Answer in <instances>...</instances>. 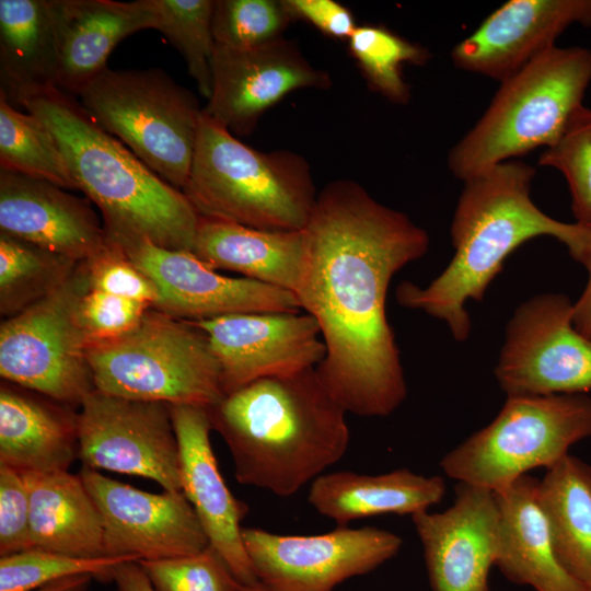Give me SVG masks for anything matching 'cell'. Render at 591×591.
<instances>
[{"instance_id":"19","label":"cell","mask_w":591,"mask_h":591,"mask_svg":"<svg viewBox=\"0 0 591 591\" xmlns=\"http://www.w3.org/2000/svg\"><path fill=\"white\" fill-rule=\"evenodd\" d=\"M591 27V0H510L451 51L464 71L507 79L547 49L569 26Z\"/></svg>"},{"instance_id":"30","label":"cell","mask_w":591,"mask_h":591,"mask_svg":"<svg viewBox=\"0 0 591 591\" xmlns=\"http://www.w3.org/2000/svg\"><path fill=\"white\" fill-rule=\"evenodd\" d=\"M80 262L0 233V314L14 316L59 289Z\"/></svg>"},{"instance_id":"35","label":"cell","mask_w":591,"mask_h":591,"mask_svg":"<svg viewBox=\"0 0 591 591\" xmlns=\"http://www.w3.org/2000/svg\"><path fill=\"white\" fill-rule=\"evenodd\" d=\"M291 22L283 0H217L212 35L218 46L247 49L282 37Z\"/></svg>"},{"instance_id":"10","label":"cell","mask_w":591,"mask_h":591,"mask_svg":"<svg viewBox=\"0 0 591 591\" xmlns=\"http://www.w3.org/2000/svg\"><path fill=\"white\" fill-rule=\"evenodd\" d=\"M85 262L55 292L0 325V375L9 383L65 405L94 390L88 340L79 323L90 290Z\"/></svg>"},{"instance_id":"26","label":"cell","mask_w":591,"mask_h":591,"mask_svg":"<svg viewBox=\"0 0 591 591\" xmlns=\"http://www.w3.org/2000/svg\"><path fill=\"white\" fill-rule=\"evenodd\" d=\"M445 493L441 476H424L407 468L380 475L341 471L322 474L310 487L308 500L338 526L386 513L415 514L441 501Z\"/></svg>"},{"instance_id":"6","label":"cell","mask_w":591,"mask_h":591,"mask_svg":"<svg viewBox=\"0 0 591 591\" xmlns=\"http://www.w3.org/2000/svg\"><path fill=\"white\" fill-rule=\"evenodd\" d=\"M590 83V49H547L500 81L482 117L450 150V172L464 182L536 148L551 147L583 105Z\"/></svg>"},{"instance_id":"27","label":"cell","mask_w":591,"mask_h":591,"mask_svg":"<svg viewBox=\"0 0 591 591\" xmlns=\"http://www.w3.org/2000/svg\"><path fill=\"white\" fill-rule=\"evenodd\" d=\"M24 476L34 548L82 558L106 557L102 514L80 475L65 471Z\"/></svg>"},{"instance_id":"2","label":"cell","mask_w":591,"mask_h":591,"mask_svg":"<svg viewBox=\"0 0 591 591\" xmlns=\"http://www.w3.org/2000/svg\"><path fill=\"white\" fill-rule=\"evenodd\" d=\"M208 409L236 480L280 497L313 482L348 449L347 412L315 368L254 381Z\"/></svg>"},{"instance_id":"14","label":"cell","mask_w":591,"mask_h":591,"mask_svg":"<svg viewBox=\"0 0 591 591\" xmlns=\"http://www.w3.org/2000/svg\"><path fill=\"white\" fill-rule=\"evenodd\" d=\"M79 475L102 514L105 556L158 560L210 544L183 491L147 493L86 466Z\"/></svg>"},{"instance_id":"9","label":"cell","mask_w":591,"mask_h":591,"mask_svg":"<svg viewBox=\"0 0 591 591\" xmlns=\"http://www.w3.org/2000/svg\"><path fill=\"white\" fill-rule=\"evenodd\" d=\"M590 437L587 394L507 396L495 419L447 453L440 466L459 483L496 491L533 468L552 467Z\"/></svg>"},{"instance_id":"40","label":"cell","mask_w":591,"mask_h":591,"mask_svg":"<svg viewBox=\"0 0 591 591\" xmlns=\"http://www.w3.org/2000/svg\"><path fill=\"white\" fill-rule=\"evenodd\" d=\"M34 548L24 473L0 464V556Z\"/></svg>"},{"instance_id":"1","label":"cell","mask_w":591,"mask_h":591,"mask_svg":"<svg viewBox=\"0 0 591 591\" xmlns=\"http://www.w3.org/2000/svg\"><path fill=\"white\" fill-rule=\"evenodd\" d=\"M304 232L296 297L326 347L316 373L347 413L389 416L406 398L407 385L386 316L387 289L396 273L426 255L429 234L344 178L317 193Z\"/></svg>"},{"instance_id":"32","label":"cell","mask_w":591,"mask_h":591,"mask_svg":"<svg viewBox=\"0 0 591 591\" xmlns=\"http://www.w3.org/2000/svg\"><path fill=\"white\" fill-rule=\"evenodd\" d=\"M349 50L368 85L387 101L404 105L410 101V88L403 66H424L429 50L381 25H358L348 39Z\"/></svg>"},{"instance_id":"20","label":"cell","mask_w":591,"mask_h":591,"mask_svg":"<svg viewBox=\"0 0 591 591\" xmlns=\"http://www.w3.org/2000/svg\"><path fill=\"white\" fill-rule=\"evenodd\" d=\"M181 453L182 490L192 503L210 545L242 586L259 582L246 554L241 522L248 507L222 478L210 442L212 424L206 407L169 404Z\"/></svg>"},{"instance_id":"31","label":"cell","mask_w":591,"mask_h":591,"mask_svg":"<svg viewBox=\"0 0 591 591\" xmlns=\"http://www.w3.org/2000/svg\"><path fill=\"white\" fill-rule=\"evenodd\" d=\"M1 170L78 189L62 152L47 126L34 114L18 111L0 93Z\"/></svg>"},{"instance_id":"11","label":"cell","mask_w":591,"mask_h":591,"mask_svg":"<svg viewBox=\"0 0 591 591\" xmlns=\"http://www.w3.org/2000/svg\"><path fill=\"white\" fill-rule=\"evenodd\" d=\"M495 376L507 396L591 391V339L575 327L573 303L567 296L537 294L517 308Z\"/></svg>"},{"instance_id":"23","label":"cell","mask_w":591,"mask_h":591,"mask_svg":"<svg viewBox=\"0 0 591 591\" xmlns=\"http://www.w3.org/2000/svg\"><path fill=\"white\" fill-rule=\"evenodd\" d=\"M23 390L0 387V464L24 473L68 471L78 457V413Z\"/></svg>"},{"instance_id":"16","label":"cell","mask_w":591,"mask_h":591,"mask_svg":"<svg viewBox=\"0 0 591 591\" xmlns=\"http://www.w3.org/2000/svg\"><path fill=\"white\" fill-rule=\"evenodd\" d=\"M190 322L208 338L224 395L260 379L316 368L326 355L317 322L303 311L236 313Z\"/></svg>"},{"instance_id":"44","label":"cell","mask_w":591,"mask_h":591,"mask_svg":"<svg viewBox=\"0 0 591 591\" xmlns=\"http://www.w3.org/2000/svg\"><path fill=\"white\" fill-rule=\"evenodd\" d=\"M94 578L90 575L71 576L56 580L31 591H89L91 581Z\"/></svg>"},{"instance_id":"4","label":"cell","mask_w":591,"mask_h":591,"mask_svg":"<svg viewBox=\"0 0 591 591\" xmlns=\"http://www.w3.org/2000/svg\"><path fill=\"white\" fill-rule=\"evenodd\" d=\"M15 104L51 131L78 189L101 210L111 239L193 252L199 216L184 193L105 131L73 95L47 85L23 92Z\"/></svg>"},{"instance_id":"28","label":"cell","mask_w":591,"mask_h":591,"mask_svg":"<svg viewBox=\"0 0 591 591\" xmlns=\"http://www.w3.org/2000/svg\"><path fill=\"white\" fill-rule=\"evenodd\" d=\"M537 501L558 560L582 591H591V465L564 456L540 480Z\"/></svg>"},{"instance_id":"7","label":"cell","mask_w":591,"mask_h":591,"mask_svg":"<svg viewBox=\"0 0 591 591\" xmlns=\"http://www.w3.org/2000/svg\"><path fill=\"white\" fill-rule=\"evenodd\" d=\"M94 390L113 396L210 408L223 396L206 334L150 308L126 335L88 346Z\"/></svg>"},{"instance_id":"36","label":"cell","mask_w":591,"mask_h":591,"mask_svg":"<svg viewBox=\"0 0 591 591\" xmlns=\"http://www.w3.org/2000/svg\"><path fill=\"white\" fill-rule=\"evenodd\" d=\"M538 164L559 171L568 185L576 222L591 224V108L581 105Z\"/></svg>"},{"instance_id":"15","label":"cell","mask_w":591,"mask_h":591,"mask_svg":"<svg viewBox=\"0 0 591 591\" xmlns=\"http://www.w3.org/2000/svg\"><path fill=\"white\" fill-rule=\"evenodd\" d=\"M331 85V74L312 66L298 44L283 36L247 49L215 45L211 94L202 112L234 136H247L289 93Z\"/></svg>"},{"instance_id":"8","label":"cell","mask_w":591,"mask_h":591,"mask_svg":"<svg viewBox=\"0 0 591 591\" xmlns=\"http://www.w3.org/2000/svg\"><path fill=\"white\" fill-rule=\"evenodd\" d=\"M108 134L148 167L183 190L188 179L202 108L195 95L161 69L108 67L78 95Z\"/></svg>"},{"instance_id":"41","label":"cell","mask_w":591,"mask_h":591,"mask_svg":"<svg viewBox=\"0 0 591 591\" xmlns=\"http://www.w3.org/2000/svg\"><path fill=\"white\" fill-rule=\"evenodd\" d=\"M293 21L303 20L328 37L349 39L357 24L351 11L334 0H283Z\"/></svg>"},{"instance_id":"38","label":"cell","mask_w":591,"mask_h":591,"mask_svg":"<svg viewBox=\"0 0 591 591\" xmlns=\"http://www.w3.org/2000/svg\"><path fill=\"white\" fill-rule=\"evenodd\" d=\"M91 289L139 301L154 308L160 293L154 281L108 236L107 244L84 260Z\"/></svg>"},{"instance_id":"45","label":"cell","mask_w":591,"mask_h":591,"mask_svg":"<svg viewBox=\"0 0 591 591\" xmlns=\"http://www.w3.org/2000/svg\"><path fill=\"white\" fill-rule=\"evenodd\" d=\"M240 591H271V590H269L263 583L258 582L252 586H242Z\"/></svg>"},{"instance_id":"39","label":"cell","mask_w":591,"mask_h":591,"mask_svg":"<svg viewBox=\"0 0 591 591\" xmlns=\"http://www.w3.org/2000/svg\"><path fill=\"white\" fill-rule=\"evenodd\" d=\"M150 308L139 301L90 288L78 310L88 346L126 335L140 323Z\"/></svg>"},{"instance_id":"43","label":"cell","mask_w":591,"mask_h":591,"mask_svg":"<svg viewBox=\"0 0 591 591\" xmlns=\"http://www.w3.org/2000/svg\"><path fill=\"white\" fill-rule=\"evenodd\" d=\"M117 591H155L138 561H125L112 572Z\"/></svg>"},{"instance_id":"34","label":"cell","mask_w":591,"mask_h":591,"mask_svg":"<svg viewBox=\"0 0 591 591\" xmlns=\"http://www.w3.org/2000/svg\"><path fill=\"white\" fill-rule=\"evenodd\" d=\"M125 561L139 560L131 556L82 558L32 548L0 558V591H31L78 575L112 581L114 568Z\"/></svg>"},{"instance_id":"29","label":"cell","mask_w":591,"mask_h":591,"mask_svg":"<svg viewBox=\"0 0 591 591\" xmlns=\"http://www.w3.org/2000/svg\"><path fill=\"white\" fill-rule=\"evenodd\" d=\"M56 68L49 0H0V93L15 104L25 91L56 85Z\"/></svg>"},{"instance_id":"33","label":"cell","mask_w":591,"mask_h":591,"mask_svg":"<svg viewBox=\"0 0 591 591\" xmlns=\"http://www.w3.org/2000/svg\"><path fill=\"white\" fill-rule=\"evenodd\" d=\"M153 28L182 54L189 76L207 100L211 94L212 0H146Z\"/></svg>"},{"instance_id":"18","label":"cell","mask_w":591,"mask_h":591,"mask_svg":"<svg viewBox=\"0 0 591 591\" xmlns=\"http://www.w3.org/2000/svg\"><path fill=\"white\" fill-rule=\"evenodd\" d=\"M412 520L433 591H489L500 522L494 491L459 483L450 508L421 511Z\"/></svg>"},{"instance_id":"3","label":"cell","mask_w":591,"mask_h":591,"mask_svg":"<svg viewBox=\"0 0 591 591\" xmlns=\"http://www.w3.org/2000/svg\"><path fill=\"white\" fill-rule=\"evenodd\" d=\"M534 175L531 165L510 160L465 179L451 224V262L426 287L399 283L398 304L443 321L453 338L464 341L472 328L466 302L482 301L513 251L546 235L570 253L581 225L558 221L537 208L530 196Z\"/></svg>"},{"instance_id":"42","label":"cell","mask_w":591,"mask_h":591,"mask_svg":"<svg viewBox=\"0 0 591 591\" xmlns=\"http://www.w3.org/2000/svg\"><path fill=\"white\" fill-rule=\"evenodd\" d=\"M570 255L588 271L584 290L573 303V325L582 335L591 339V224H581L578 244Z\"/></svg>"},{"instance_id":"12","label":"cell","mask_w":591,"mask_h":591,"mask_svg":"<svg viewBox=\"0 0 591 591\" xmlns=\"http://www.w3.org/2000/svg\"><path fill=\"white\" fill-rule=\"evenodd\" d=\"M78 413L83 466L140 476L182 490L181 453L169 404L91 391Z\"/></svg>"},{"instance_id":"24","label":"cell","mask_w":591,"mask_h":591,"mask_svg":"<svg viewBox=\"0 0 591 591\" xmlns=\"http://www.w3.org/2000/svg\"><path fill=\"white\" fill-rule=\"evenodd\" d=\"M538 483L526 474L494 491L500 518L495 566L535 591H582L556 556L537 501Z\"/></svg>"},{"instance_id":"17","label":"cell","mask_w":591,"mask_h":591,"mask_svg":"<svg viewBox=\"0 0 591 591\" xmlns=\"http://www.w3.org/2000/svg\"><path fill=\"white\" fill-rule=\"evenodd\" d=\"M157 285L154 309L184 321L236 313L302 311L294 293L218 274L190 251L167 250L147 240L118 243Z\"/></svg>"},{"instance_id":"13","label":"cell","mask_w":591,"mask_h":591,"mask_svg":"<svg viewBox=\"0 0 591 591\" xmlns=\"http://www.w3.org/2000/svg\"><path fill=\"white\" fill-rule=\"evenodd\" d=\"M242 537L256 577L271 591H332L374 570L403 544L393 532L347 525L309 536L243 528Z\"/></svg>"},{"instance_id":"25","label":"cell","mask_w":591,"mask_h":591,"mask_svg":"<svg viewBox=\"0 0 591 591\" xmlns=\"http://www.w3.org/2000/svg\"><path fill=\"white\" fill-rule=\"evenodd\" d=\"M193 253L217 269L296 294L306 253L304 230L269 231L199 217Z\"/></svg>"},{"instance_id":"22","label":"cell","mask_w":591,"mask_h":591,"mask_svg":"<svg viewBox=\"0 0 591 591\" xmlns=\"http://www.w3.org/2000/svg\"><path fill=\"white\" fill-rule=\"evenodd\" d=\"M57 42L56 86L78 96L103 70L115 46L153 28L146 0H49Z\"/></svg>"},{"instance_id":"5","label":"cell","mask_w":591,"mask_h":591,"mask_svg":"<svg viewBox=\"0 0 591 591\" xmlns=\"http://www.w3.org/2000/svg\"><path fill=\"white\" fill-rule=\"evenodd\" d=\"M182 192L201 218L269 231L304 230L317 198L303 155L256 150L204 112Z\"/></svg>"},{"instance_id":"37","label":"cell","mask_w":591,"mask_h":591,"mask_svg":"<svg viewBox=\"0 0 591 591\" xmlns=\"http://www.w3.org/2000/svg\"><path fill=\"white\" fill-rule=\"evenodd\" d=\"M138 563L155 591H240L242 588L210 544L194 555Z\"/></svg>"},{"instance_id":"21","label":"cell","mask_w":591,"mask_h":591,"mask_svg":"<svg viewBox=\"0 0 591 591\" xmlns=\"http://www.w3.org/2000/svg\"><path fill=\"white\" fill-rule=\"evenodd\" d=\"M0 233L77 262L88 259L108 242L88 198L7 170L0 171Z\"/></svg>"}]
</instances>
